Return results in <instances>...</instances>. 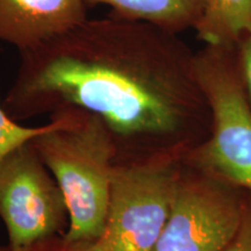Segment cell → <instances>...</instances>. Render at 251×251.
<instances>
[{"label": "cell", "mask_w": 251, "mask_h": 251, "mask_svg": "<svg viewBox=\"0 0 251 251\" xmlns=\"http://www.w3.org/2000/svg\"><path fill=\"white\" fill-rule=\"evenodd\" d=\"M192 49L153 25L109 13L20 52L2 106L14 120L76 107L97 115L117 164L183 161L212 118Z\"/></svg>", "instance_id": "cell-1"}, {"label": "cell", "mask_w": 251, "mask_h": 251, "mask_svg": "<svg viewBox=\"0 0 251 251\" xmlns=\"http://www.w3.org/2000/svg\"><path fill=\"white\" fill-rule=\"evenodd\" d=\"M46 129L31 139L67 203L69 241H96L105 229L117 148L103 122L84 109L49 115Z\"/></svg>", "instance_id": "cell-2"}, {"label": "cell", "mask_w": 251, "mask_h": 251, "mask_svg": "<svg viewBox=\"0 0 251 251\" xmlns=\"http://www.w3.org/2000/svg\"><path fill=\"white\" fill-rule=\"evenodd\" d=\"M196 76L211 111V133L183 162L251 191V103L236 49L203 46L194 54Z\"/></svg>", "instance_id": "cell-3"}, {"label": "cell", "mask_w": 251, "mask_h": 251, "mask_svg": "<svg viewBox=\"0 0 251 251\" xmlns=\"http://www.w3.org/2000/svg\"><path fill=\"white\" fill-rule=\"evenodd\" d=\"M181 161L115 164L103 233L106 251H155L168 221Z\"/></svg>", "instance_id": "cell-4"}, {"label": "cell", "mask_w": 251, "mask_h": 251, "mask_svg": "<svg viewBox=\"0 0 251 251\" xmlns=\"http://www.w3.org/2000/svg\"><path fill=\"white\" fill-rule=\"evenodd\" d=\"M246 191L181 161L170 214L155 251H221L240 224Z\"/></svg>", "instance_id": "cell-5"}, {"label": "cell", "mask_w": 251, "mask_h": 251, "mask_svg": "<svg viewBox=\"0 0 251 251\" xmlns=\"http://www.w3.org/2000/svg\"><path fill=\"white\" fill-rule=\"evenodd\" d=\"M0 219L11 251L26 249L68 229L64 197L31 140L0 162Z\"/></svg>", "instance_id": "cell-6"}, {"label": "cell", "mask_w": 251, "mask_h": 251, "mask_svg": "<svg viewBox=\"0 0 251 251\" xmlns=\"http://www.w3.org/2000/svg\"><path fill=\"white\" fill-rule=\"evenodd\" d=\"M85 0H0V41L19 52L67 33L87 19Z\"/></svg>", "instance_id": "cell-7"}, {"label": "cell", "mask_w": 251, "mask_h": 251, "mask_svg": "<svg viewBox=\"0 0 251 251\" xmlns=\"http://www.w3.org/2000/svg\"><path fill=\"white\" fill-rule=\"evenodd\" d=\"M106 5L111 14L142 21L175 34L194 29L202 13V0H85Z\"/></svg>", "instance_id": "cell-8"}, {"label": "cell", "mask_w": 251, "mask_h": 251, "mask_svg": "<svg viewBox=\"0 0 251 251\" xmlns=\"http://www.w3.org/2000/svg\"><path fill=\"white\" fill-rule=\"evenodd\" d=\"M194 30L206 46L235 48L251 34V0H202Z\"/></svg>", "instance_id": "cell-9"}, {"label": "cell", "mask_w": 251, "mask_h": 251, "mask_svg": "<svg viewBox=\"0 0 251 251\" xmlns=\"http://www.w3.org/2000/svg\"><path fill=\"white\" fill-rule=\"evenodd\" d=\"M46 124L30 127L14 120L0 103V162L12 150L28 142L46 129Z\"/></svg>", "instance_id": "cell-10"}, {"label": "cell", "mask_w": 251, "mask_h": 251, "mask_svg": "<svg viewBox=\"0 0 251 251\" xmlns=\"http://www.w3.org/2000/svg\"><path fill=\"white\" fill-rule=\"evenodd\" d=\"M2 251H11L8 247ZM19 251H106L99 242L96 241H69L64 237V235H57L47 238V240L40 241L33 246L26 248V249Z\"/></svg>", "instance_id": "cell-11"}, {"label": "cell", "mask_w": 251, "mask_h": 251, "mask_svg": "<svg viewBox=\"0 0 251 251\" xmlns=\"http://www.w3.org/2000/svg\"><path fill=\"white\" fill-rule=\"evenodd\" d=\"M221 251H251V191H246L240 224Z\"/></svg>", "instance_id": "cell-12"}, {"label": "cell", "mask_w": 251, "mask_h": 251, "mask_svg": "<svg viewBox=\"0 0 251 251\" xmlns=\"http://www.w3.org/2000/svg\"><path fill=\"white\" fill-rule=\"evenodd\" d=\"M235 49H236L238 65H240L248 99L251 103V34L244 36L237 43Z\"/></svg>", "instance_id": "cell-13"}, {"label": "cell", "mask_w": 251, "mask_h": 251, "mask_svg": "<svg viewBox=\"0 0 251 251\" xmlns=\"http://www.w3.org/2000/svg\"><path fill=\"white\" fill-rule=\"evenodd\" d=\"M0 251H2V250H1V249H0Z\"/></svg>", "instance_id": "cell-14"}]
</instances>
